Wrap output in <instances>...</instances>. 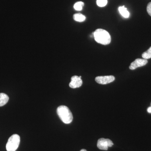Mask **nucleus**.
<instances>
[{"label":"nucleus","instance_id":"4468645a","mask_svg":"<svg viewBox=\"0 0 151 151\" xmlns=\"http://www.w3.org/2000/svg\"><path fill=\"white\" fill-rule=\"evenodd\" d=\"M147 12L148 13L151 17V2L149 3L147 6Z\"/></svg>","mask_w":151,"mask_h":151},{"label":"nucleus","instance_id":"9b49d317","mask_svg":"<svg viewBox=\"0 0 151 151\" xmlns=\"http://www.w3.org/2000/svg\"><path fill=\"white\" fill-rule=\"evenodd\" d=\"M84 3L83 2L78 1L73 6V8L76 10L80 11L82 10L83 7L84 6Z\"/></svg>","mask_w":151,"mask_h":151},{"label":"nucleus","instance_id":"dca6fc26","mask_svg":"<svg viewBox=\"0 0 151 151\" xmlns=\"http://www.w3.org/2000/svg\"><path fill=\"white\" fill-rule=\"evenodd\" d=\"M80 151H86V150H84V149H82V150H80Z\"/></svg>","mask_w":151,"mask_h":151},{"label":"nucleus","instance_id":"39448f33","mask_svg":"<svg viewBox=\"0 0 151 151\" xmlns=\"http://www.w3.org/2000/svg\"><path fill=\"white\" fill-rule=\"evenodd\" d=\"M95 80L98 84H106L113 82L115 80V78L113 76H99L96 77Z\"/></svg>","mask_w":151,"mask_h":151},{"label":"nucleus","instance_id":"7ed1b4c3","mask_svg":"<svg viewBox=\"0 0 151 151\" xmlns=\"http://www.w3.org/2000/svg\"><path fill=\"white\" fill-rule=\"evenodd\" d=\"M20 142L19 136L17 134L12 135L9 138L6 145V149L7 151H16L18 148Z\"/></svg>","mask_w":151,"mask_h":151},{"label":"nucleus","instance_id":"423d86ee","mask_svg":"<svg viewBox=\"0 0 151 151\" xmlns=\"http://www.w3.org/2000/svg\"><path fill=\"white\" fill-rule=\"evenodd\" d=\"M148 61L147 59L137 58L131 63L129 66L130 69L134 70L138 67H142L146 65Z\"/></svg>","mask_w":151,"mask_h":151},{"label":"nucleus","instance_id":"6e6552de","mask_svg":"<svg viewBox=\"0 0 151 151\" xmlns=\"http://www.w3.org/2000/svg\"><path fill=\"white\" fill-rule=\"evenodd\" d=\"M9 97L6 94L4 93H0V107L5 105L8 103Z\"/></svg>","mask_w":151,"mask_h":151},{"label":"nucleus","instance_id":"1a4fd4ad","mask_svg":"<svg viewBox=\"0 0 151 151\" xmlns=\"http://www.w3.org/2000/svg\"><path fill=\"white\" fill-rule=\"evenodd\" d=\"M119 10L121 14L124 18H127L129 17V11L127 10V9L125 8L124 6L119 7Z\"/></svg>","mask_w":151,"mask_h":151},{"label":"nucleus","instance_id":"f257e3e1","mask_svg":"<svg viewBox=\"0 0 151 151\" xmlns=\"http://www.w3.org/2000/svg\"><path fill=\"white\" fill-rule=\"evenodd\" d=\"M95 40L98 43L107 45L111 42V36L109 33L102 29H96L93 33Z\"/></svg>","mask_w":151,"mask_h":151},{"label":"nucleus","instance_id":"9d476101","mask_svg":"<svg viewBox=\"0 0 151 151\" xmlns=\"http://www.w3.org/2000/svg\"><path fill=\"white\" fill-rule=\"evenodd\" d=\"M73 18L74 20L79 22H84L86 19V17L80 13L76 14L73 15Z\"/></svg>","mask_w":151,"mask_h":151},{"label":"nucleus","instance_id":"0eeeda50","mask_svg":"<svg viewBox=\"0 0 151 151\" xmlns=\"http://www.w3.org/2000/svg\"><path fill=\"white\" fill-rule=\"evenodd\" d=\"M82 81L81 79V76H74L71 78V81L69 83V86L71 88H76L80 87L82 85Z\"/></svg>","mask_w":151,"mask_h":151},{"label":"nucleus","instance_id":"2eb2a0df","mask_svg":"<svg viewBox=\"0 0 151 151\" xmlns=\"http://www.w3.org/2000/svg\"><path fill=\"white\" fill-rule=\"evenodd\" d=\"M147 112L149 113H151V107H149L147 109Z\"/></svg>","mask_w":151,"mask_h":151},{"label":"nucleus","instance_id":"f8f14e48","mask_svg":"<svg viewBox=\"0 0 151 151\" xmlns=\"http://www.w3.org/2000/svg\"><path fill=\"white\" fill-rule=\"evenodd\" d=\"M142 57L144 59L147 60L151 58V47L147 51L143 53Z\"/></svg>","mask_w":151,"mask_h":151},{"label":"nucleus","instance_id":"20e7f679","mask_svg":"<svg viewBox=\"0 0 151 151\" xmlns=\"http://www.w3.org/2000/svg\"><path fill=\"white\" fill-rule=\"evenodd\" d=\"M113 145L112 141L108 139L100 138L97 141V147L102 150H108V147H112Z\"/></svg>","mask_w":151,"mask_h":151},{"label":"nucleus","instance_id":"ddd939ff","mask_svg":"<svg viewBox=\"0 0 151 151\" xmlns=\"http://www.w3.org/2000/svg\"><path fill=\"white\" fill-rule=\"evenodd\" d=\"M108 3V0H97V6L100 7L105 6Z\"/></svg>","mask_w":151,"mask_h":151},{"label":"nucleus","instance_id":"f03ea898","mask_svg":"<svg viewBox=\"0 0 151 151\" xmlns=\"http://www.w3.org/2000/svg\"><path fill=\"white\" fill-rule=\"evenodd\" d=\"M58 115L64 124H69L73 121V116L71 111L67 106L61 105L57 109Z\"/></svg>","mask_w":151,"mask_h":151}]
</instances>
